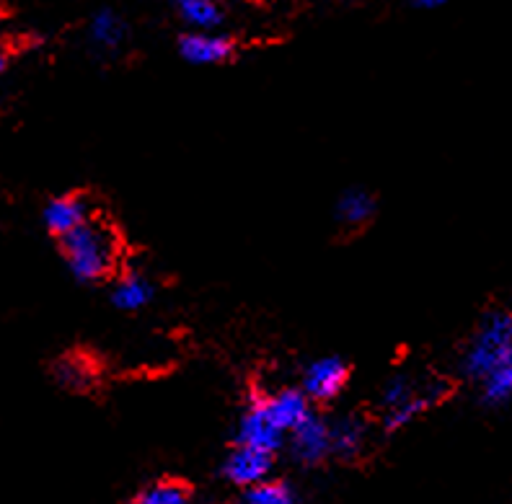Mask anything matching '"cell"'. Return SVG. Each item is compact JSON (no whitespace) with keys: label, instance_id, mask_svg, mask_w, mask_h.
I'll list each match as a JSON object with an SVG mask.
<instances>
[{"label":"cell","instance_id":"6da1fadb","mask_svg":"<svg viewBox=\"0 0 512 504\" xmlns=\"http://www.w3.org/2000/svg\"><path fill=\"white\" fill-rule=\"evenodd\" d=\"M60 243H63L65 262L75 274V280L99 282L112 274L119 246L117 236L107 223L88 218L75 231L60 238Z\"/></svg>","mask_w":512,"mask_h":504},{"label":"cell","instance_id":"7a4b0ae2","mask_svg":"<svg viewBox=\"0 0 512 504\" xmlns=\"http://www.w3.org/2000/svg\"><path fill=\"white\" fill-rule=\"evenodd\" d=\"M443 399L438 383H414L406 375H396L383 388V427L388 432L404 430L406 424L422 417Z\"/></svg>","mask_w":512,"mask_h":504},{"label":"cell","instance_id":"3957f363","mask_svg":"<svg viewBox=\"0 0 512 504\" xmlns=\"http://www.w3.org/2000/svg\"><path fill=\"white\" fill-rule=\"evenodd\" d=\"M512 344V313H492L481 321L479 329L471 336L463 370L469 378L484 380L502 362Z\"/></svg>","mask_w":512,"mask_h":504},{"label":"cell","instance_id":"277c9868","mask_svg":"<svg viewBox=\"0 0 512 504\" xmlns=\"http://www.w3.org/2000/svg\"><path fill=\"white\" fill-rule=\"evenodd\" d=\"M236 440L238 445L264 450V453H275L285 442V432L277 427L275 419L269 417L267 406H264V396H254L251 404L246 406V411L238 419Z\"/></svg>","mask_w":512,"mask_h":504},{"label":"cell","instance_id":"5b68a950","mask_svg":"<svg viewBox=\"0 0 512 504\" xmlns=\"http://www.w3.org/2000/svg\"><path fill=\"white\" fill-rule=\"evenodd\" d=\"M347 380H350L347 362L339 360V357H321L306 368L300 391L313 401H331L344 391Z\"/></svg>","mask_w":512,"mask_h":504},{"label":"cell","instance_id":"8992f818","mask_svg":"<svg viewBox=\"0 0 512 504\" xmlns=\"http://www.w3.org/2000/svg\"><path fill=\"white\" fill-rule=\"evenodd\" d=\"M236 52V42L220 32H187L179 39V55L192 65L228 63Z\"/></svg>","mask_w":512,"mask_h":504},{"label":"cell","instance_id":"52a82bcc","mask_svg":"<svg viewBox=\"0 0 512 504\" xmlns=\"http://www.w3.org/2000/svg\"><path fill=\"white\" fill-rule=\"evenodd\" d=\"M269 471H272V453L264 450L246 448V445H236L223 461V476L236 486H249L267 481Z\"/></svg>","mask_w":512,"mask_h":504},{"label":"cell","instance_id":"ba28073f","mask_svg":"<svg viewBox=\"0 0 512 504\" xmlns=\"http://www.w3.org/2000/svg\"><path fill=\"white\" fill-rule=\"evenodd\" d=\"M290 450L306 466L321 463L331 453V427L321 417L311 414L290 432Z\"/></svg>","mask_w":512,"mask_h":504},{"label":"cell","instance_id":"9c48e42d","mask_svg":"<svg viewBox=\"0 0 512 504\" xmlns=\"http://www.w3.org/2000/svg\"><path fill=\"white\" fill-rule=\"evenodd\" d=\"M264 406L285 435H290L300 422L311 417V399L298 388H282V391L269 393L264 396Z\"/></svg>","mask_w":512,"mask_h":504},{"label":"cell","instance_id":"30bf717a","mask_svg":"<svg viewBox=\"0 0 512 504\" xmlns=\"http://www.w3.org/2000/svg\"><path fill=\"white\" fill-rule=\"evenodd\" d=\"M88 218L91 215H88V205L81 194H65V197H57V200L44 207V223L57 238L68 236L70 231H75Z\"/></svg>","mask_w":512,"mask_h":504},{"label":"cell","instance_id":"8fae6325","mask_svg":"<svg viewBox=\"0 0 512 504\" xmlns=\"http://www.w3.org/2000/svg\"><path fill=\"white\" fill-rule=\"evenodd\" d=\"M153 300V285L140 272H127L117 280L112 290L114 308L125 313H135Z\"/></svg>","mask_w":512,"mask_h":504},{"label":"cell","instance_id":"7c38bea8","mask_svg":"<svg viewBox=\"0 0 512 504\" xmlns=\"http://www.w3.org/2000/svg\"><path fill=\"white\" fill-rule=\"evenodd\" d=\"M174 8L194 32H218L223 24V8L218 0H174Z\"/></svg>","mask_w":512,"mask_h":504},{"label":"cell","instance_id":"4fadbf2b","mask_svg":"<svg viewBox=\"0 0 512 504\" xmlns=\"http://www.w3.org/2000/svg\"><path fill=\"white\" fill-rule=\"evenodd\" d=\"M88 39L99 47V50H117L119 44L127 39V24L119 19L117 13L104 8L96 11L88 21Z\"/></svg>","mask_w":512,"mask_h":504},{"label":"cell","instance_id":"5bb4252c","mask_svg":"<svg viewBox=\"0 0 512 504\" xmlns=\"http://www.w3.org/2000/svg\"><path fill=\"white\" fill-rule=\"evenodd\" d=\"M375 215V200L373 194L365 189H350L344 192L337 202V218L339 223L347 228H363L370 218Z\"/></svg>","mask_w":512,"mask_h":504},{"label":"cell","instance_id":"9a60e30c","mask_svg":"<svg viewBox=\"0 0 512 504\" xmlns=\"http://www.w3.org/2000/svg\"><path fill=\"white\" fill-rule=\"evenodd\" d=\"M331 427V453L352 458L363 450L365 445V424L355 417H344Z\"/></svg>","mask_w":512,"mask_h":504},{"label":"cell","instance_id":"2e32d148","mask_svg":"<svg viewBox=\"0 0 512 504\" xmlns=\"http://www.w3.org/2000/svg\"><path fill=\"white\" fill-rule=\"evenodd\" d=\"M481 388H484V399L489 404H502V401L512 399V344L500 365L481 380Z\"/></svg>","mask_w":512,"mask_h":504},{"label":"cell","instance_id":"e0dca14e","mask_svg":"<svg viewBox=\"0 0 512 504\" xmlns=\"http://www.w3.org/2000/svg\"><path fill=\"white\" fill-rule=\"evenodd\" d=\"M244 504H298V499L282 481H259L244 492Z\"/></svg>","mask_w":512,"mask_h":504},{"label":"cell","instance_id":"ac0fdd59","mask_svg":"<svg viewBox=\"0 0 512 504\" xmlns=\"http://www.w3.org/2000/svg\"><path fill=\"white\" fill-rule=\"evenodd\" d=\"M132 504H189V489L179 481H158L143 489Z\"/></svg>","mask_w":512,"mask_h":504},{"label":"cell","instance_id":"d6986e66","mask_svg":"<svg viewBox=\"0 0 512 504\" xmlns=\"http://www.w3.org/2000/svg\"><path fill=\"white\" fill-rule=\"evenodd\" d=\"M414 3H417L419 8H440V6H445L448 0H414Z\"/></svg>","mask_w":512,"mask_h":504},{"label":"cell","instance_id":"ffe728a7","mask_svg":"<svg viewBox=\"0 0 512 504\" xmlns=\"http://www.w3.org/2000/svg\"><path fill=\"white\" fill-rule=\"evenodd\" d=\"M6 65H8V52L3 50V47H0V73L6 70Z\"/></svg>","mask_w":512,"mask_h":504},{"label":"cell","instance_id":"44dd1931","mask_svg":"<svg viewBox=\"0 0 512 504\" xmlns=\"http://www.w3.org/2000/svg\"><path fill=\"white\" fill-rule=\"evenodd\" d=\"M0 16H3V6H0Z\"/></svg>","mask_w":512,"mask_h":504}]
</instances>
